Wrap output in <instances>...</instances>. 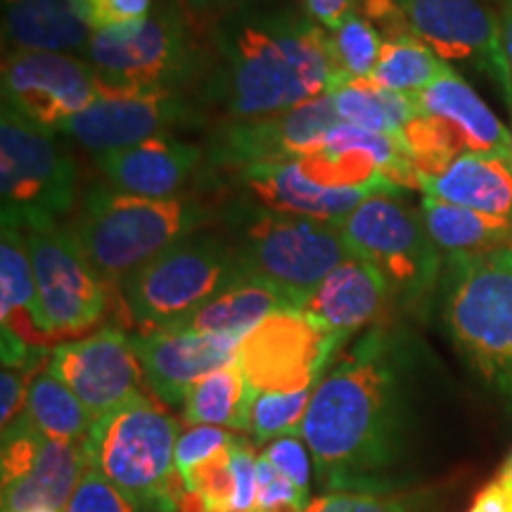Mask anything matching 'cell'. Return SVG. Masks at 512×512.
Instances as JSON below:
<instances>
[{"label":"cell","mask_w":512,"mask_h":512,"mask_svg":"<svg viewBox=\"0 0 512 512\" xmlns=\"http://www.w3.org/2000/svg\"><path fill=\"white\" fill-rule=\"evenodd\" d=\"M256 389L242 373L238 358L190 387L183 403L185 425H214L230 432H249Z\"/></svg>","instance_id":"f1b7e54d"},{"label":"cell","mask_w":512,"mask_h":512,"mask_svg":"<svg viewBox=\"0 0 512 512\" xmlns=\"http://www.w3.org/2000/svg\"><path fill=\"white\" fill-rule=\"evenodd\" d=\"M330 98L342 124L384 136H401L415 114L411 95L384 91L368 79H351L330 93Z\"/></svg>","instance_id":"4dcf8cb0"},{"label":"cell","mask_w":512,"mask_h":512,"mask_svg":"<svg viewBox=\"0 0 512 512\" xmlns=\"http://www.w3.org/2000/svg\"><path fill=\"white\" fill-rule=\"evenodd\" d=\"M245 275L238 249L214 235H188L121 285V304L140 332L174 330Z\"/></svg>","instance_id":"52a82bcc"},{"label":"cell","mask_w":512,"mask_h":512,"mask_svg":"<svg viewBox=\"0 0 512 512\" xmlns=\"http://www.w3.org/2000/svg\"><path fill=\"white\" fill-rule=\"evenodd\" d=\"M420 214L444 259L512 249V221L422 195Z\"/></svg>","instance_id":"4316f807"},{"label":"cell","mask_w":512,"mask_h":512,"mask_svg":"<svg viewBox=\"0 0 512 512\" xmlns=\"http://www.w3.org/2000/svg\"><path fill=\"white\" fill-rule=\"evenodd\" d=\"M233 439L235 434L230 430H223V427L188 425V430L178 434L176 441V472L183 477V482L197 465H202L204 460H209L211 456H216V453L230 446Z\"/></svg>","instance_id":"8d00e7d4"},{"label":"cell","mask_w":512,"mask_h":512,"mask_svg":"<svg viewBox=\"0 0 512 512\" xmlns=\"http://www.w3.org/2000/svg\"><path fill=\"white\" fill-rule=\"evenodd\" d=\"M207 211L190 197H140L95 188L74 221V235L107 290H121L138 268L195 235Z\"/></svg>","instance_id":"277c9868"},{"label":"cell","mask_w":512,"mask_h":512,"mask_svg":"<svg viewBox=\"0 0 512 512\" xmlns=\"http://www.w3.org/2000/svg\"><path fill=\"white\" fill-rule=\"evenodd\" d=\"M185 119L188 105L176 91L102 95L91 107L69 119L62 126V133H69L83 147L102 155L166 136Z\"/></svg>","instance_id":"ac0fdd59"},{"label":"cell","mask_w":512,"mask_h":512,"mask_svg":"<svg viewBox=\"0 0 512 512\" xmlns=\"http://www.w3.org/2000/svg\"><path fill=\"white\" fill-rule=\"evenodd\" d=\"M86 62L105 95L176 91L197 67V50L176 0H155L140 22L93 31Z\"/></svg>","instance_id":"ba28073f"},{"label":"cell","mask_w":512,"mask_h":512,"mask_svg":"<svg viewBox=\"0 0 512 512\" xmlns=\"http://www.w3.org/2000/svg\"><path fill=\"white\" fill-rule=\"evenodd\" d=\"M304 12L323 29L335 31L356 10V0H302Z\"/></svg>","instance_id":"b9f144b4"},{"label":"cell","mask_w":512,"mask_h":512,"mask_svg":"<svg viewBox=\"0 0 512 512\" xmlns=\"http://www.w3.org/2000/svg\"><path fill=\"white\" fill-rule=\"evenodd\" d=\"M102 95L88 62L69 53L12 50L3 60V105L53 133Z\"/></svg>","instance_id":"9a60e30c"},{"label":"cell","mask_w":512,"mask_h":512,"mask_svg":"<svg viewBox=\"0 0 512 512\" xmlns=\"http://www.w3.org/2000/svg\"><path fill=\"white\" fill-rule=\"evenodd\" d=\"M24 413L43 437L67 444L83 446L93 427L91 413L50 366L31 375Z\"/></svg>","instance_id":"f546056e"},{"label":"cell","mask_w":512,"mask_h":512,"mask_svg":"<svg viewBox=\"0 0 512 512\" xmlns=\"http://www.w3.org/2000/svg\"><path fill=\"white\" fill-rule=\"evenodd\" d=\"M0 320L31 347H46L53 339L38 302L34 266L22 230H0Z\"/></svg>","instance_id":"484cf974"},{"label":"cell","mask_w":512,"mask_h":512,"mask_svg":"<svg viewBox=\"0 0 512 512\" xmlns=\"http://www.w3.org/2000/svg\"><path fill=\"white\" fill-rule=\"evenodd\" d=\"M356 12L366 17L368 22L380 31L384 41H394V38L401 36H413L399 0H356Z\"/></svg>","instance_id":"60d3db41"},{"label":"cell","mask_w":512,"mask_h":512,"mask_svg":"<svg viewBox=\"0 0 512 512\" xmlns=\"http://www.w3.org/2000/svg\"><path fill=\"white\" fill-rule=\"evenodd\" d=\"M439 287L453 347L512 408V249L444 259Z\"/></svg>","instance_id":"3957f363"},{"label":"cell","mask_w":512,"mask_h":512,"mask_svg":"<svg viewBox=\"0 0 512 512\" xmlns=\"http://www.w3.org/2000/svg\"><path fill=\"white\" fill-rule=\"evenodd\" d=\"M496 3H501V5H505V3H510V0H496Z\"/></svg>","instance_id":"7dc6e473"},{"label":"cell","mask_w":512,"mask_h":512,"mask_svg":"<svg viewBox=\"0 0 512 512\" xmlns=\"http://www.w3.org/2000/svg\"><path fill=\"white\" fill-rule=\"evenodd\" d=\"M50 370L79 396L93 422L143 392L145 384L131 337L117 328L55 347Z\"/></svg>","instance_id":"e0dca14e"},{"label":"cell","mask_w":512,"mask_h":512,"mask_svg":"<svg viewBox=\"0 0 512 512\" xmlns=\"http://www.w3.org/2000/svg\"><path fill=\"white\" fill-rule=\"evenodd\" d=\"M498 475H501L503 479H508V482L512 484V451H510V456L505 458V463L501 465V470H498Z\"/></svg>","instance_id":"f6af8a7d"},{"label":"cell","mask_w":512,"mask_h":512,"mask_svg":"<svg viewBox=\"0 0 512 512\" xmlns=\"http://www.w3.org/2000/svg\"><path fill=\"white\" fill-rule=\"evenodd\" d=\"M240 185L252 200L261 207L283 214L306 216V219L342 226V221L358 204L373 195H387L380 188H342V185H325L311 178L302 164H259L240 171Z\"/></svg>","instance_id":"ffe728a7"},{"label":"cell","mask_w":512,"mask_h":512,"mask_svg":"<svg viewBox=\"0 0 512 512\" xmlns=\"http://www.w3.org/2000/svg\"><path fill=\"white\" fill-rule=\"evenodd\" d=\"M313 389L256 394L252 415H249V434L259 444L280 437H302V425L306 411H309Z\"/></svg>","instance_id":"d6a6232c"},{"label":"cell","mask_w":512,"mask_h":512,"mask_svg":"<svg viewBox=\"0 0 512 512\" xmlns=\"http://www.w3.org/2000/svg\"><path fill=\"white\" fill-rule=\"evenodd\" d=\"M389 297L392 290L382 273L351 256L320 283L302 311L316 320L320 328L347 339L380 318L387 309Z\"/></svg>","instance_id":"7402d4cb"},{"label":"cell","mask_w":512,"mask_h":512,"mask_svg":"<svg viewBox=\"0 0 512 512\" xmlns=\"http://www.w3.org/2000/svg\"><path fill=\"white\" fill-rule=\"evenodd\" d=\"M330 34L344 74L349 79H370L384 48V38L380 31L354 10Z\"/></svg>","instance_id":"836d02e7"},{"label":"cell","mask_w":512,"mask_h":512,"mask_svg":"<svg viewBox=\"0 0 512 512\" xmlns=\"http://www.w3.org/2000/svg\"><path fill=\"white\" fill-rule=\"evenodd\" d=\"M211 36L219 55L211 91L233 121L297 110L351 81L330 31L294 8L242 5Z\"/></svg>","instance_id":"7a4b0ae2"},{"label":"cell","mask_w":512,"mask_h":512,"mask_svg":"<svg viewBox=\"0 0 512 512\" xmlns=\"http://www.w3.org/2000/svg\"><path fill=\"white\" fill-rule=\"evenodd\" d=\"M41 512H57V510H41Z\"/></svg>","instance_id":"681fc988"},{"label":"cell","mask_w":512,"mask_h":512,"mask_svg":"<svg viewBox=\"0 0 512 512\" xmlns=\"http://www.w3.org/2000/svg\"><path fill=\"white\" fill-rule=\"evenodd\" d=\"M501 38H503V53L505 64H508V74L512 83V0L501 5Z\"/></svg>","instance_id":"7bdbcfd3"},{"label":"cell","mask_w":512,"mask_h":512,"mask_svg":"<svg viewBox=\"0 0 512 512\" xmlns=\"http://www.w3.org/2000/svg\"><path fill=\"white\" fill-rule=\"evenodd\" d=\"M285 309H292V306L278 292L245 273L221 294H216L207 306H202L188 323L174 330L200 332V335L228 337L242 342L268 316Z\"/></svg>","instance_id":"83f0119b"},{"label":"cell","mask_w":512,"mask_h":512,"mask_svg":"<svg viewBox=\"0 0 512 512\" xmlns=\"http://www.w3.org/2000/svg\"><path fill=\"white\" fill-rule=\"evenodd\" d=\"M448 67L451 64L441 60L420 38L401 36L394 41H384L380 62L368 81L384 91L418 95L432 86Z\"/></svg>","instance_id":"1f68e13d"},{"label":"cell","mask_w":512,"mask_h":512,"mask_svg":"<svg viewBox=\"0 0 512 512\" xmlns=\"http://www.w3.org/2000/svg\"><path fill=\"white\" fill-rule=\"evenodd\" d=\"M339 230L351 256L377 268L392 297L408 306L425 302L441 283L444 256L427 233L420 209L408 207L401 197H368Z\"/></svg>","instance_id":"30bf717a"},{"label":"cell","mask_w":512,"mask_h":512,"mask_svg":"<svg viewBox=\"0 0 512 512\" xmlns=\"http://www.w3.org/2000/svg\"><path fill=\"white\" fill-rule=\"evenodd\" d=\"M185 5H190V8L195 10H209V12H233L242 8V5H247V0H183Z\"/></svg>","instance_id":"ee69618b"},{"label":"cell","mask_w":512,"mask_h":512,"mask_svg":"<svg viewBox=\"0 0 512 512\" xmlns=\"http://www.w3.org/2000/svg\"><path fill=\"white\" fill-rule=\"evenodd\" d=\"M145 384L159 401L183 406L190 387L238 356L235 339L188 330L138 332L131 337Z\"/></svg>","instance_id":"d6986e66"},{"label":"cell","mask_w":512,"mask_h":512,"mask_svg":"<svg viewBox=\"0 0 512 512\" xmlns=\"http://www.w3.org/2000/svg\"><path fill=\"white\" fill-rule=\"evenodd\" d=\"M411 98L415 114L401 138L420 176L439 174L467 152L512 155L510 126L456 69L448 67L432 86Z\"/></svg>","instance_id":"8fae6325"},{"label":"cell","mask_w":512,"mask_h":512,"mask_svg":"<svg viewBox=\"0 0 512 512\" xmlns=\"http://www.w3.org/2000/svg\"><path fill=\"white\" fill-rule=\"evenodd\" d=\"M112 188L140 197H176L200 169L202 150L174 136H157L124 150L95 155Z\"/></svg>","instance_id":"44dd1931"},{"label":"cell","mask_w":512,"mask_h":512,"mask_svg":"<svg viewBox=\"0 0 512 512\" xmlns=\"http://www.w3.org/2000/svg\"><path fill=\"white\" fill-rule=\"evenodd\" d=\"M401 337L368 330L313 389L302 439L330 491H389L406 441Z\"/></svg>","instance_id":"6da1fadb"},{"label":"cell","mask_w":512,"mask_h":512,"mask_svg":"<svg viewBox=\"0 0 512 512\" xmlns=\"http://www.w3.org/2000/svg\"><path fill=\"white\" fill-rule=\"evenodd\" d=\"M228 226L249 278L271 287L297 311L337 266L351 259L339 226L256 202L238 204L230 211Z\"/></svg>","instance_id":"8992f818"},{"label":"cell","mask_w":512,"mask_h":512,"mask_svg":"<svg viewBox=\"0 0 512 512\" xmlns=\"http://www.w3.org/2000/svg\"><path fill=\"white\" fill-rule=\"evenodd\" d=\"M309 494L297 489L283 472L275 470L264 453L256 460V505L254 512H306Z\"/></svg>","instance_id":"d590c367"},{"label":"cell","mask_w":512,"mask_h":512,"mask_svg":"<svg viewBox=\"0 0 512 512\" xmlns=\"http://www.w3.org/2000/svg\"><path fill=\"white\" fill-rule=\"evenodd\" d=\"M264 456L271 460L275 470H280L290 482L302 489L304 494L311 491V463H309V446L302 437H280L268 444Z\"/></svg>","instance_id":"f35d334b"},{"label":"cell","mask_w":512,"mask_h":512,"mask_svg":"<svg viewBox=\"0 0 512 512\" xmlns=\"http://www.w3.org/2000/svg\"><path fill=\"white\" fill-rule=\"evenodd\" d=\"M422 195L512 221V155L467 152L434 176H420Z\"/></svg>","instance_id":"603a6c76"},{"label":"cell","mask_w":512,"mask_h":512,"mask_svg":"<svg viewBox=\"0 0 512 512\" xmlns=\"http://www.w3.org/2000/svg\"><path fill=\"white\" fill-rule=\"evenodd\" d=\"M64 512H138L117 486L88 467Z\"/></svg>","instance_id":"74e56055"},{"label":"cell","mask_w":512,"mask_h":512,"mask_svg":"<svg viewBox=\"0 0 512 512\" xmlns=\"http://www.w3.org/2000/svg\"><path fill=\"white\" fill-rule=\"evenodd\" d=\"M3 36L15 50H86L93 29L79 0H3Z\"/></svg>","instance_id":"cb8c5ba5"},{"label":"cell","mask_w":512,"mask_h":512,"mask_svg":"<svg viewBox=\"0 0 512 512\" xmlns=\"http://www.w3.org/2000/svg\"><path fill=\"white\" fill-rule=\"evenodd\" d=\"M413 36L444 62H463L496 86L512 114V83L505 64L501 15L486 0H399Z\"/></svg>","instance_id":"5bb4252c"},{"label":"cell","mask_w":512,"mask_h":512,"mask_svg":"<svg viewBox=\"0 0 512 512\" xmlns=\"http://www.w3.org/2000/svg\"><path fill=\"white\" fill-rule=\"evenodd\" d=\"M76 166L53 131L3 105L0 114V209L3 226L41 233L60 226L76 202Z\"/></svg>","instance_id":"9c48e42d"},{"label":"cell","mask_w":512,"mask_h":512,"mask_svg":"<svg viewBox=\"0 0 512 512\" xmlns=\"http://www.w3.org/2000/svg\"><path fill=\"white\" fill-rule=\"evenodd\" d=\"M306 512H415L406 491H330L313 498Z\"/></svg>","instance_id":"e575fe53"},{"label":"cell","mask_w":512,"mask_h":512,"mask_svg":"<svg viewBox=\"0 0 512 512\" xmlns=\"http://www.w3.org/2000/svg\"><path fill=\"white\" fill-rule=\"evenodd\" d=\"M34 266L38 302L53 337L83 335L107 309V285L72 228L24 233Z\"/></svg>","instance_id":"4fadbf2b"},{"label":"cell","mask_w":512,"mask_h":512,"mask_svg":"<svg viewBox=\"0 0 512 512\" xmlns=\"http://www.w3.org/2000/svg\"><path fill=\"white\" fill-rule=\"evenodd\" d=\"M342 344L304 311L285 309L249 332L235 358L256 392H299L323 380Z\"/></svg>","instance_id":"7c38bea8"},{"label":"cell","mask_w":512,"mask_h":512,"mask_svg":"<svg viewBox=\"0 0 512 512\" xmlns=\"http://www.w3.org/2000/svg\"><path fill=\"white\" fill-rule=\"evenodd\" d=\"M178 420L143 392L93 422L86 460L136 508L178 512L188 491L176 472Z\"/></svg>","instance_id":"5b68a950"},{"label":"cell","mask_w":512,"mask_h":512,"mask_svg":"<svg viewBox=\"0 0 512 512\" xmlns=\"http://www.w3.org/2000/svg\"><path fill=\"white\" fill-rule=\"evenodd\" d=\"M508 126H510V136H512V114H510V124Z\"/></svg>","instance_id":"c3c4849f"},{"label":"cell","mask_w":512,"mask_h":512,"mask_svg":"<svg viewBox=\"0 0 512 512\" xmlns=\"http://www.w3.org/2000/svg\"><path fill=\"white\" fill-rule=\"evenodd\" d=\"M342 124L330 95L297 110L264 119L233 121L211 140L209 159L221 169L240 171L259 164H283L309 157L332 128Z\"/></svg>","instance_id":"2e32d148"},{"label":"cell","mask_w":512,"mask_h":512,"mask_svg":"<svg viewBox=\"0 0 512 512\" xmlns=\"http://www.w3.org/2000/svg\"><path fill=\"white\" fill-rule=\"evenodd\" d=\"M467 512H484V510H479V508H475V505H472V508L467 510Z\"/></svg>","instance_id":"bcb514c9"},{"label":"cell","mask_w":512,"mask_h":512,"mask_svg":"<svg viewBox=\"0 0 512 512\" xmlns=\"http://www.w3.org/2000/svg\"><path fill=\"white\" fill-rule=\"evenodd\" d=\"M86 470L81 444L43 437L29 470L17 482L3 486V512H64Z\"/></svg>","instance_id":"d4e9b609"},{"label":"cell","mask_w":512,"mask_h":512,"mask_svg":"<svg viewBox=\"0 0 512 512\" xmlns=\"http://www.w3.org/2000/svg\"><path fill=\"white\" fill-rule=\"evenodd\" d=\"M93 31L140 22L155 8V0H79Z\"/></svg>","instance_id":"ab89813d"}]
</instances>
